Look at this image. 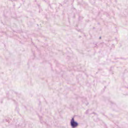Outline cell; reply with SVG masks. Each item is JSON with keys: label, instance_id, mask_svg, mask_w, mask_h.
<instances>
[{"label": "cell", "instance_id": "6da1fadb", "mask_svg": "<svg viewBox=\"0 0 128 128\" xmlns=\"http://www.w3.org/2000/svg\"><path fill=\"white\" fill-rule=\"evenodd\" d=\"M71 125L72 127H76L78 126V124H77V122H74V120H72L71 121Z\"/></svg>", "mask_w": 128, "mask_h": 128}]
</instances>
